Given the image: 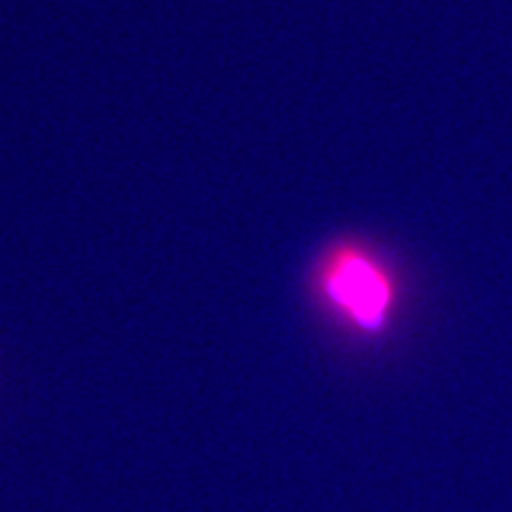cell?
<instances>
[{
    "instance_id": "6da1fadb",
    "label": "cell",
    "mask_w": 512,
    "mask_h": 512,
    "mask_svg": "<svg viewBox=\"0 0 512 512\" xmlns=\"http://www.w3.org/2000/svg\"><path fill=\"white\" fill-rule=\"evenodd\" d=\"M313 287L320 302L356 330L377 335L392 318L399 287L387 261L361 242H337L318 259Z\"/></svg>"
}]
</instances>
